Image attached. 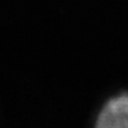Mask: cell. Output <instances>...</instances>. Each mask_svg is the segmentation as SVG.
Masks as SVG:
<instances>
[{
	"mask_svg": "<svg viewBox=\"0 0 128 128\" xmlns=\"http://www.w3.org/2000/svg\"><path fill=\"white\" fill-rule=\"evenodd\" d=\"M98 128H128V94L112 97L102 107L96 120Z\"/></svg>",
	"mask_w": 128,
	"mask_h": 128,
	"instance_id": "cell-1",
	"label": "cell"
}]
</instances>
